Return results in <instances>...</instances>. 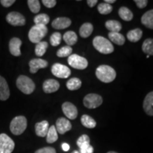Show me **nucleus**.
<instances>
[{
  "instance_id": "37998d69",
  "label": "nucleus",
  "mask_w": 153,
  "mask_h": 153,
  "mask_svg": "<svg viewBox=\"0 0 153 153\" xmlns=\"http://www.w3.org/2000/svg\"><path fill=\"white\" fill-rule=\"evenodd\" d=\"M97 2H98V1L97 0H88L87 1V4L89 5V7H94V6L97 4Z\"/></svg>"
},
{
  "instance_id": "f257e3e1",
  "label": "nucleus",
  "mask_w": 153,
  "mask_h": 153,
  "mask_svg": "<svg viewBox=\"0 0 153 153\" xmlns=\"http://www.w3.org/2000/svg\"><path fill=\"white\" fill-rule=\"evenodd\" d=\"M96 76L102 82L109 83L116 79V72L111 67L102 65L96 70Z\"/></svg>"
},
{
  "instance_id": "2eb2a0df",
  "label": "nucleus",
  "mask_w": 153,
  "mask_h": 153,
  "mask_svg": "<svg viewBox=\"0 0 153 153\" xmlns=\"http://www.w3.org/2000/svg\"><path fill=\"white\" fill-rule=\"evenodd\" d=\"M59 88H60V83L55 79H49L43 82V89L44 92L46 94L55 92L58 90Z\"/></svg>"
},
{
  "instance_id": "f3484780",
  "label": "nucleus",
  "mask_w": 153,
  "mask_h": 153,
  "mask_svg": "<svg viewBox=\"0 0 153 153\" xmlns=\"http://www.w3.org/2000/svg\"><path fill=\"white\" fill-rule=\"evenodd\" d=\"M143 109L148 116H153V91L146 95L143 101Z\"/></svg>"
},
{
  "instance_id": "f8f14e48",
  "label": "nucleus",
  "mask_w": 153,
  "mask_h": 153,
  "mask_svg": "<svg viewBox=\"0 0 153 153\" xmlns=\"http://www.w3.org/2000/svg\"><path fill=\"white\" fill-rule=\"evenodd\" d=\"M57 131L60 134H65L72 129V124L70 120L65 118H59L56 121Z\"/></svg>"
},
{
  "instance_id": "473e14b6",
  "label": "nucleus",
  "mask_w": 153,
  "mask_h": 153,
  "mask_svg": "<svg viewBox=\"0 0 153 153\" xmlns=\"http://www.w3.org/2000/svg\"><path fill=\"white\" fill-rule=\"evenodd\" d=\"M27 3L30 10L34 14H37L41 10V4L38 0H28Z\"/></svg>"
},
{
  "instance_id": "4468645a",
  "label": "nucleus",
  "mask_w": 153,
  "mask_h": 153,
  "mask_svg": "<svg viewBox=\"0 0 153 153\" xmlns=\"http://www.w3.org/2000/svg\"><path fill=\"white\" fill-rule=\"evenodd\" d=\"M48 65L46 60L41 58L33 59L29 62L30 72L32 74H35L38 72L39 69L45 68Z\"/></svg>"
},
{
  "instance_id": "0eeeda50",
  "label": "nucleus",
  "mask_w": 153,
  "mask_h": 153,
  "mask_svg": "<svg viewBox=\"0 0 153 153\" xmlns=\"http://www.w3.org/2000/svg\"><path fill=\"white\" fill-rule=\"evenodd\" d=\"M68 64L76 70H85L88 66V61L85 57L76 54H72L68 57Z\"/></svg>"
},
{
  "instance_id": "1a4fd4ad",
  "label": "nucleus",
  "mask_w": 153,
  "mask_h": 153,
  "mask_svg": "<svg viewBox=\"0 0 153 153\" xmlns=\"http://www.w3.org/2000/svg\"><path fill=\"white\" fill-rule=\"evenodd\" d=\"M51 72L53 74L58 78H68L71 74V70L66 65L60 64V63H55L51 68Z\"/></svg>"
},
{
  "instance_id": "a211bd4d",
  "label": "nucleus",
  "mask_w": 153,
  "mask_h": 153,
  "mask_svg": "<svg viewBox=\"0 0 153 153\" xmlns=\"http://www.w3.org/2000/svg\"><path fill=\"white\" fill-rule=\"evenodd\" d=\"M9 96H10V90L8 84L3 76H0V100H7Z\"/></svg>"
},
{
  "instance_id": "20e7f679",
  "label": "nucleus",
  "mask_w": 153,
  "mask_h": 153,
  "mask_svg": "<svg viewBox=\"0 0 153 153\" xmlns=\"http://www.w3.org/2000/svg\"><path fill=\"white\" fill-rule=\"evenodd\" d=\"M10 131L15 135H22L27 128V119L25 116H19L14 118L10 123Z\"/></svg>"
},
{
  "instance_id": "9d476101",
  "label": "nucleus",
  "mask_w": 153,
  "mask_h": 153,
  "mask_svg": "<svg viewBox=\"0 0 153 153\" xmlns=\"http://www.w3.org/2000/svg\"><path fill=\"white\" fill-rule=\"evenodd\" d=\"M6 20L9 24L14 26H24L26 24L25 17L22 14L16 11H11L9 13L6 17Z\"/></svg>"
},
{
  "instance_id": "7ed1b4c3",
  "label": "nucleus",
  "mask_w": 153,
  "mask_h": 153,
  "mask_svg": "<svg viewBox=\"0 0 153 153\" xmlns=\"http://www.w3.org/2000/svg\"><path fill=\"white\" fill-rule=\"evenodd\" d=\"M18 89L25 94H30L35 90L36 85L33 80L27 76L20 75L16 79Z\"/></svg>"
},
{
  "instance_id": "a878e982",
  "label": "nucleus",
  "mask_w": 153,
  "mask_h": 153,
  "mask_svg": "<svg viewBox=\"0 0 153 153\" xmlns=\"http://www.w3.org/2000/svg\"><path fill=\"white\" fill-rule=\"evenodd\" d=\"M118 14L120 18L126 22H130L133 18V14L132 11L125 7H120L118 10Z\"/></svg>"
},
{
  "instance_id": "79ce46f5",
  "label": "nucleus",
  "mask_w": 153,
  "mask_h": 153,
  "mask_svg": "<svg viewBox=\"0 0 153 153\" xmlns=\"http://www.w3.org/2000/svg\"><path fill=\"white\" fill-rule=\"evenodd\" d=\"M15 2H16L15 0H1V1H0L1 4L4 7H11V6L14 4Z\"/></svg>"
},
{
  "instance_id": "c756f323",
  "label": "nucleus",
  "mask_w": 153,
  "mask_h": 153,
  "mask_svg": "<svg viewBox=\"0 0 153 153\" xmlns=\"http://www.w3.org/2000/svg\"><path fill=\"white\" fill-rule=\"evenodd\" d=\"M143 51L148 55H153V39L148 38L143 42L142 45Z\"/></svg>"
},
{
  "instance_id": "58836bf2",
  "label": "nucleus",
  "mask_w": 153,
  "mask_h": 153,
  "mask_svg": "<svg viewBox=\"0 0 153 153\" xmlns=\"http://www.w3.org/2000/svg\"><path fill=\"white\" fill-rule=\"evenodd\" d=\"M79 149L80 153H94V148L90 144L84 145Z\"/></svg>"
},
{
  "instance_id": "cd10ccee",
  "label": "nucleus",
  "mask_w": 153,
  "mask_h": 153,
  "mask_svg": "<svg viewBox=\"0 0 153 153\" xmlns=\"http://www.w3.org/2000/svg\"><path fill=\"white\" fill-rule=\"evenodd\" d=\"M66 85L67 88H68L69 90H77V89H79L81 87L82 82L79 78H71V79H69L68 82H67Z\"/></svg>"
},
{
  "instance_id": "c9c22d12",
  "label": "nucleus",
  "mask_w": 153,
  "mask_h": 153,
  "mask_svg": "<svg viewBox=\"0 0 153 153\" xmlns=\"http://www.w3.org/2000/svg\"><path fill=\"white\" fill-rule=\"evenodd\" d=\"M61 40H62V35L58 32H55V33H53L50 38V41H51V44L53 46H57L60 45L61 43Z\"/></svg>"
},
{
  "instance_id": "39448f33",
  "label": "nucleus",
  "mask_w": 153,
  "mask_h": 153,
  "mask_svg": "<svg viewBox=\"0 0 153 153\" xmlns=\"http://www.w3.org/2000/svg\"><path fill=\"white\" fill-rule=\"evenodd\" d=\"M47 33L48 28L46 26L35 25L30 28L28 32V38L31 43L37 44L46 36Z\"/></svg>"
},
{
  "instance_id": "b1692460",
  "label": "nucleus",
  "mask_w": 153,
  "mask_h": 153,
  "mask_svg": "<svg viewBox=\"0 0 153 153\" xmlns=\"http://www.w3.org/2000/svg\"><path fill=\"white\" fill-rule=\"evenodd\" d=\"M63 39H64L65 42L68 44V46H71V45H74L77 41V36L72 30H69L64 34Z\"/></svg>"
},
{
  "instance_id": "aec40b11",
  "label": "nucleus",
  "mask_w": 153,
  "mask_h": 153,
  "mask_svg": "<svg viewBox=\"0 0 153 153\" xmlns=\"http://www.w3.org/2000/svg\"><path fill=\"white\" fill-rule=\"evenodd\" d=\"M141 23L145 27L153 29V9L145 12L141 17Z\"/></svg>"
},
{
  "instance_id": "5701e85b",
  "label": "nucleus",
  "mask_w": 153,
  "mask_h": 153,
  "mask_svg": "<svg viewBox=\"0 0 153 153\" xmlns=\"http://www.w3.org/2000/svg\"><path fill=\"white\" fill-rule=\"evenodd\" d=\"M108 37L109 39L113 43L118 45H123L125 43V37L123 35L120 34L119 32L118 33H116V32H110L108 33Z\"/></svg>"
},
{
  "instance_id": "f03ea898",
  "label": "nucleus",
  "mask_w": 153,
  "mask_h": 153,
  "mask_svg": "<svg viewBox=\"0 0 153 153\" xmlns=\"http://www.w3.org/2000/svg\"><path fill=\"white\" fill-rule=\"evenodd\" d=\"M93 45L97 51L102 54H110L114 51L112 43L103 36H96L93 40Z\"/></svg>"
},
{
  "instance_id": "4c0bfd02",
  "label": "nucleus",
  "mask_w": 153,
  "mask_h": 153,
  "mask_svg": "<svg viewBox=\"0 0 153 153\" xmlns=\"http://www.w3.org/2000/svg\"><path fill=\"white\" fill-rule=\"evenodd\" d=\"M35 153H56V150L52 147H45V148L38 149Z\"/></svg>"
},
{
  "instance_id": "412c9836",
  "label": "nucleus",
  "mask_w": 153,
  "mask_h": 153,
  "mask_svg": "<svg viewBox=\"0 0 153 153\" xmlns=\"http://www.w3.org/2000/svg\"><path fill=\"white\" fill-rule=\"evenodd\" d=\"M142 36L143 30L140 28H135V29L130 30L127 34V38L133 43H135V42L140 41Z\"/></svg>"
},
{
  "instance_id": "6ab92c4d",
  "label": "nucleus",
  "mask_w": 153,
  "mask_h": 153,
  "mask_svg": "<svg viewBox=\"0 0 153 153\" xmlns=\"http://www.w3.org/2000/svg\"><path fill=\"white\" fill-rule=\"evenodd\" d=\"M49 128V123L47 120H43L41 122H38L35 126L36 135L39 137H45L47 135Z\"/></svg>"
},
{
  "instance_id": "c85d7f7f",
  "label": "nucleus",
  "mask_w": 153,
  "mask_h": 153,
  "mask_svg": "<svg viewBox=\"0 0 153 153\" xmlns=\"http://www.w3.org/2000/svg\"><path fill=\"white\" fill-rule=\"evenodd\" d=\"M82 124L87 128H94L97 126L95 120L88 115H83L81 118Z\"/></svg>"
},
{
  "instance_id": "4be33fe9",
  "label": "nucleus",
  "mask_w": 153,
  "mask_h": 153,
  "mask_svg": "<svg viewBox=\"0 0 153 153\" xmlns=\"http://www.w3.org/2000/svg\"><path fill=\"white\" fill-rule=\"evenodd\" d=\"M94 27L90 23H85L79 28V35L82 38H88L92 33Z\"/></svg>"
},
{
  "instance_id": "a19ab883",
  "label": "nucleus",
  "mask_w": 153,
  "mask_h": 153,
  "mask_svg": "<svg viewBox=\"0 0 153 153\" xmlns=\"http://www.w3.org/2000/svg\"><path fill=\"white\" fill-rule=\"evenodd\" d=\"M134 2L136 4L137 7H138V8L143 9L148 5V1H147V0H135Z\"/></svg>"
},
{
  "instance_id": "7c9ffc66",
  "label": "nucleus",
  "mask_w": 153,
  "mask_h": 153,
  "mask_svg": "<svg viewBox=\"0 0 153 153\" xmlns=\"http://www.w3.org/2000/svg\"><path fill=\"white\" fill-rule=\"evenodd\" d=\"M48 47V44L45 41H41L39 43L36 44L35 48V53L36 55L38 57H41L45 54L46 52Z\"/></svg>"
},
{
  "instance_id": "6e6552de",
  "label": "nucleus",
  "mask_w": 153,
  "mask_h": 153,
  "mask_svg": "<svg viewBox=\"0 0 153 153\" xmlns=\"http://www.w3.org/2000/svg\"><path fill=\"white\" fill-rule=\"evenodd\" d=\"M102 102V97L97 94H89L85 96L83 100L85 106L88 108H91V109L100 106Z\"/></svg>"
},
{
  "instance_id": "72a5a7b5",
  "label": "nucleus",
  "mask_w": 153,
  "mask_h": 153,
  "mask_svg": "<svg viewBox=\"0 0 153 153\" xmlns=\"http://www.w3.org/2000/svg\"><path fill=\"white\" fill-rule=\"evenodd\" d=\"M72 53V48L70 46H64L62 47L57 51V56L59 57H69L71 55Z\"/></svg>"
},
{
  "instance_id": "c03bdc74",
  "label": "nucleus",
  "mask_w": 153,
  "mask_h": 153,
  "mask_svg": "<svg viewBox=\"0 0 153 153\" xmlns=\"http://www.w3.org/2000/svg\"><path fill=\"white\" fill-rule=\"evenodd\" d=\"M62 150L65 151V152H68V151L70 150V147L68 143H62Z\"/></svg>"
},
{
  "instance_id": "393cba45",
  "label": "nucleus",
  "mask_w": 153,
  "mask_h": 153,
  "mask_svg": "<svg viewBox=\"0 0 153 153\" xmlns=\"http://www.w3.org/2000/svg\"><path fill=\"white\" fill-rule=\"evenodd\" d=\"M106 28L111 32H116V33H118L122 28L121 24L119 22L116 20H109L107 21L105 24Z\"/></svg>"
},
{
  "instance_id": "de8ad7c7",
  "label": "nucleus",
  "mask_w": 153,
  "mask_h": 153,
  "mask_svg": "<svg viewBox=\"0 0 153 153\" xmlns=\"http://www.w3.org/2000/svg\"><path fill=\"white\" fill-rule=\"evenodd\" d=\"M107 153H118V152H114V151H110V152H107Z\"/></svg>"
},
{
  "instance_id": "423d86ee",
  "label": "nucleus",
  "mask_w": 153,
  "mask_h": 153,
  "mask_svg": "<svg viewBox=\"0 0 153 153\" xmlns=\"http://www.w3.org/2000/svg\"><path fill=\"white\" fill-rule=\"evenodd\" d=\"M15 143L9 135L0 134V153H11L14 150Z\"/></svg>"
},
{
  "instance_id": "ea45409f",
  "label": "nucleus",
  "mask_w": 153,
  "mask_h": 153,
  "mask_svg": "<svg viewBox=\"0 0 153 153\" xmlns=\"http://www.w3.org/2000/svg\"><path fill=\"white\" fill-rule=\"evenodd\" d=\"M42 3L47 8H53V7H54L56 5L57 1L55 0H43Z\"/></svg>"
},
{
  "instance_id": "a18cd8bd",
  "label": "nucleus",
  "mask_w": 153,
  "mask_h": 153,
  "mask_svg": "<svg viewBox=\"0 0 153 153\" xmlns=\"http://www.w3.org/2000/svg\"><path fill=\"white\" fill-rule=\"evenodd\" d=\"M105 3H107V4H113V3H114L115 1V0H105Z\"/></svg>"
},
{
  "instance_id": "ddd939ff",
  "label": "nucleus",
  "mask_w": 153,
  "mask_h": 153,
  "mask_svg": "<svg viewBox=\"0 0 153 153\" xmlns=\"http://www.w3.org/2000/svg\"><path fill=\"white\" fill-rule=\"evenodd\" d=\"M22 42L19 38H13L9 41V52L14 56L18 57L20 56L21 53V46H22Z\"/></svg>"
},
{
  "instance_id": "2f4dec72",
  "label": "nucleus",
  "mask_w": 153,
  "mask_h": 153,
  "mask_svg": "<svg viewBox=\"0 0 153 153\" xmlns=\"http://www.w3.org/2000/svg\"><path fill=\"white\" fill-rule=\"evenodd\" d=\"M33 22L35 25H42V26H46L50 22V17L48 14H41L34 17Z\"/></svg>"
},
{
  "instance_id": "e433bc0d",
  "label": "nucleus",
  "mask_w": 153,
  "mask_h": 153,
  "mask_svg": "<svg viewBox=\"0 0 153 153\" xmlns=\"http://www.w3.org/2000/svg\"><path fill=\"white\" fill-rule=\"evenodd\" d=\"M90 144V138L87 135H82L78 138L76 141V145L79 148H82L84 145Z\"/></svg>"
},
{
  "instance_id": "9b49d317",
  "label": "nucleus",
  "mask_w": 153,
  "mask_h": 153,
  "mask_svg": "<svg viewBox=\"0 0 153 153\" xmlns=\"http://www.w3.org/2000/svg\"><path fill=\"white\" fill-rule=\"evenodd\" d=\"M62 111L64 113V114L69 119L74 120L77 117L78 115V111L76 107L74 106L72 103L68 102H65L64 104L62 105Z\"/></svg>"
},
{
  "instance_id": "f704fd0d",
  "label": "nucleus",
  "mask_w": 153,
  "mask_h": 153,
  "mask_svg": "<svg viewBox=\"0 0 153 153\" xmlns=\"http://www.w3.org/2000/svg\"><path fill=\"white\" fill-rule=\"evenodd\" d=\"M113 10L112 6L107 3L99 4L98 6V11L101 14H108Z\"/></svg>"
},
{
  "instance_id": "49530a36",
  "label": "nucleus",
  "mask_w": 153,
  "mask_h": 153,
  "mask_svg": "<svg viewBox=\"0 0 153 153\" xmlns=\"http://www.w3.org/2000/svg\"><path fill=\"white\" fill-rule=\"evenodd\" d=\"M71 153H80L79 151H77V150H74L73 152H72Z\"/></svg>"
},
{
  "instance_id": "dca6fc26",
  "label": "nucleus",
  "mask_w": 153,
  "mask_h": 153,
  "mask_svg": "<svg viewBox=\"0 0 153 153\" xmlns=\"http://www.w3.org/2000/svg\"><path fill=\"white\" fill-rule=\"evenodd\" d=\"M72 24L71 20L67 17H59L52 22V26L55 29L61 30L68 28Z\"/></svg>"
},
{
  "instance_id": "bb28decb",
  "label": "nucleus",
  "mask_w": 153,
  "mask_h": 153,
  "mask_svg": "<svg viewBox=\"0 0 153 153\" xmlns=\"http://www.w3.org/2000/svg\"><path fill=\"white\" fill-rule=\"evenodd\" d=\"M58 139L57 131L55 126H52L49 128L46 135V141L48 143H53Z\"/></svg>"
}]
</instances>
